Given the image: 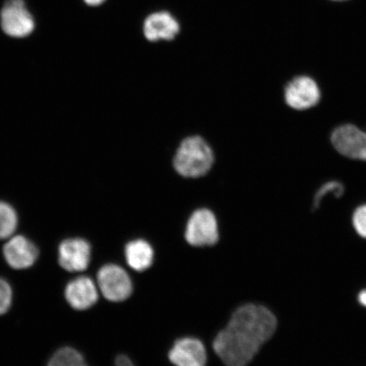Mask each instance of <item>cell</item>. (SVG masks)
I'll list each match as a JSON object with an SVG mask.
<instances>
[{
  "label": "cell",
  "mask_w": 366,
  "mask_h": 366,
  "mask_svg": "<svg viewBox=\"0 0 366 366\" xmlns=\"http://www.w3.org/2000/svg\"><path fill=\"white\" fill-rule=\"evenodd\" d=\"M98 287L109 301L122 302L132 292L129 274L117 264H107L99 269L97 276Z\"/></svg>",
  "instance_id": "4"
},
{
  "label": "cell",
  "mask_w": 366,
  "mask_h": 366,
  "mask_svg": "<svg viewBox=\"0 0 366 366\" xmlns=\"http://www.w3.org/2000/svg\"><path fill=\"white\" fill-rule=\"evenodd\" d=\"M18 224L16 210L0 201V239H8L15 232Z\"/></svg>",
  "instance_id": "15"
},
{
  "label": "cell",
  "mask_w": 366,
  "mask_h": 366,
  "mask_svg": "<svg viewBox=\"0 0 366 366\" xmlns=\"http://www.w3.org/2000/svg\"><path fill=\"white\" fill-rule=\"evenodd\" d=\"M331 141L343 157L366 162V132L359 127L353 124L340 126L332 132Z\"/></svg>",
  "instance_id": "6"
},
{
  "label": "cell",
  "mask_w": 366,
  "mask_h": 366,
  "mask_svg": "<svg viewBox=\"0 0 366 366\" xmlns=\"http://www.w3.org/2000/svg\"><path fill=\"white\" fill-rule=\"evenodd\" d=\"M360 303L366 307V290L360 292L359 295Z\"/></svg>",
  "instance_id": "21"
},
{
  "label": "cell",
  "mask_w": 366,
  "mask_h": 366,
  "mask_svg": "<svg viewBox=\"0 0 366 366\" xmlns=\"http://www.w3.org/2000/svg\"><path fill=\"white\" fill-rule=\"evenodd\" d=\"M65 296L67 303L73 309L86 310L98 301V287L89 277H77L66 285Z\"/></svg>",
  "instance_id": "12"
},
{
  "label": "cell",
  "mask_w": 366,
  "mask_h": 366,
  "mask_svg": "<svg viewBox=\"0 0 366 366\" xmlns=\"http://www.w3.org/2000/svg\"><path fill=\"white\" fill-rule=\"evenodd\" d=\"M345 186L340 182L332 181L325 183L315 194L314 208H319L320 202L328 194H332L336 198H340L345 194Z\"/></svg>",
  "instance_id": "16"
},
{
  "label": "cell",
  "mask_w": 366,
  "mask_h": 366,
  "mask_svg": "<svg viewBox=\"0 0 366 366\" xmlns=\"http://www.w3.org/2000/svg\"><path fill=\"white\" fill-rule=\"evenodd\" d=\"M277 325L276 317L264 306H241L214 338L213 349L227 366L248 365L273 336Z\"/></svg>",
  "instance_id": "1"
},
{
  "label": "cell",
  "mask_w": 366,
  "mask_h": 366,
  "mask_svg": "<svg viewBox=\"0 0 366 366\" xmlns=\"http://www.w3.org/2000/svg\"><path fill=\"white\" fill-rule=\"evenodd\" d=\"M12 303V290L9 283L0 278V315L6 313Z\"/></svg>",
  "instance_id": "17"
},
{
  "label": "cell",
  "mask_w": 366,
  "mask_h": 366,
  "mask_svg": "<svg viewBox=\"0 0 366 366\" xmlns=\"http://www.w3.org/2000/svg\"><path fill=\"white\" fill-rule=\"evenodd\" d=\"M320 97L322 93L317 81L310 76H297L285 86V102L296 111L315 107L320 102Z\"/></svg>",
  "instance_id": "7"
},
{
  "label": "cell",
  "mask_w": 366,
  "mask_h": 366,
  "mask_svg": "<svg viewBox=\"0 0 366 366\" xmlns=\"http://www.w3.org/2000/svg\"><path fill=\"white\" fill-rule=\"evenodd\" d=\"M4 259L11 267L24 269L33 267L39 257V249L33 242L23 236H15L4 245Z\"/></svg>",
  "instance_id": "9"
},
{
  "label": "cell",
  "mask_w": 366,
  "mask_h": 366,
  "mask_svg": "<svg viewBox=\"0 0 366 366\" xmlns=\"http://www.w3.org/2000/svg\"><path fill=\"white\" fill-rule=\"evenodd\" d=\"M125 256L127 262L132 269L137 272H144L153 263L154 250L149 242L137 239L127 244Z\"/></svg>",
  "instance_id": "13"
},
{
  "label": "cell",
  "mask_w": 366,
  "mask_h": 366,
  "mask_svg": "<svg viewBox=\"0 0 366 366\" xmlns=\"http://www.w3.org/2000/svg\"><path fill=\"white\" fill-rule=\"evenodd\" d=\"M179 31V23L171 13L167 11L151 14L144 23V34L150 42L172 40Z\"/></svg>",
  "instance_id": "11"
},
{
  "label": "cell",
  "mask_w": 366,
  "mask_h": 366,
  "mask_svg": "<svg viewBox=\"0 0 366 366\" xmlns=\"http://www.w3.org/2000/svg\"><path fill=\"white\" fill-rule=\"evenodd\" d=\"M0 25L4 33L22 39L34 33L35 21L24 0H7L0 12Z\"/></svg>",
  "instance_id": "3"
},
{
  "label": "cell",
  "mask_w": 366,
  "mask_h": 366,
  "mask_svg": "<svg viewBox=\"0 0 366 366\" xmlns=\"http://www.w3.org/2000/svg\"><path fill=\"white\" fill-rule=\"evenodd\" d=\"M86 4H88L89 6L92 7H97L102 6L107 0H84Z\"/></svg>",
  "instance_id": "20"
},
{
  "label": "cell",
  "mask_w": 366,
  "mask_h": 366,
  "mask_svg": "<svg viewBox=\"0 0 366 366\" xmlns=\"http://www.w3.org/2000/svg\"><path fill=\"white\" fill-rule=\"evenodd\" d=\"M59 263L70 272H84L89 267L91 246L82 239H68L59 247Z\"/></svg>",
  "instance_id": "8"
},
{
  "label": "cell",
  "mask_w": 366,
  "mask_h": 366,
  "mask_svg": "<svg viewBox=\"0 0 366 366\" xmlns=\"http://www.w3.org/2000/svg\"><path fill=\"white\" fill-rule=\"evenodd\" d=\"M169 359L176 366H205L207 354L202 342L185 337L175 342L169 353Z\"/></svg>",
  "instance_id": "10"
},
{
  "label": "cell",
  "mask_w": 366,
  "mask_h": 366,
  "mask_svg": "<svg viewBox=\"0 0 366 366\" xmlns=\"http://www.w3.org/2000/svg\"><path fill=\"white\" fill-rule=\"evenodd\" d=\"M185 237L187 242L194 247L216 244L219 231L214 214L206 209L196 210L187 222Z\"/></svg>",
  "instance_id": "5"
},
{
  "label": "cell",
  "mask_w": 366,
  "mask_h": 366,
  "mask_svg": "<svg viewBox=\"0 0 366 366\" xmlns=\"http://www.w3.org/2000/svg\"><path fill=\"white\" fill-rule=\"evenodd\" d=\"M353 224L357 233L366 239V204L361 205L355 209Z\"/></svg>",
  "instance_id": "18"
},
{
  "label": "cell",
  "mask_w": 366,
  "mask_h": 366,
  "mask_svg": "<svg viewBox=\"0 0 366 366\" xmlns=\"http://www.w3.org/2000/svg\"><path fill=\"white\" fill-rule=\"evenodd\" d=\"M48 366H89L79 351L70 347L59 350L49 361Z\"/></svg>",
  "instance_id": "14"
},
{
  "label": "cell",
  "mask_w": 366,
  "mask_h": 366,
  "mask_svg": "<svg viewBox=\"0 0 366 366\" xmlns=\"http://www.w3.org/2000/svg\"><path fill=\"white\" fill-rule=\"evenodd\" d=\"M214 163L212 148L202 139L194 136L182 142L173 159L178 174L184 177L196 178L205 175Z\"/></svg>",
  "instance_id": "2"
},
{
  "label": "cell",
  "mask_w": 366,
  "mask_h": 366,
  "mask_svg": "<svg viewBox=\"0 0 366 366\" xmlns=\"http://www.w3.org/2000/svg\"><path fill=\"white\" fill-rule=\"evenodd\" d=\"M116 366H135L129 357L124 355H119L116 360Z\"/></svg>",
  "instance_id": "19"
}]
</instances>
